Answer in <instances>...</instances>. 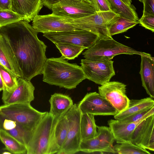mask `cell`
<instances>
[{
  "label": "cell",
  "instance_id": "cell-1",
  "mask_svg": "<svg viewBox=\"0 0 154 154\" xmlns=\"http://www.w3.org/2000/svg\"><path fill=\"white\" fill-rule=\"evenodd\" d=\"M38 33L23 20L0 28V34L8 41L14 52L22 78L30 81L42 74L47 58V46L38 38Z\"/></svg>",
  "mask_w": 154,
  "mask_h": 154
},
{
  "label": "cell",
  "instance_id": "cell-2",
  "mask_svg": "<svg viewBox=\"0 0 154 154\" xmlns=\"http://www.w3.org/2000/svg\"><path fill=\"white\" fill-rule=\"evenodd\" d=\"M42 74L43 82L69 90L76 88L86 79L81 66L69 63L62 55L47 58Z\"/></svg>",
  "mask_w": 154,
  "mask_h": 154
},
{
  "label": "cell",
  "instance_id": "cell-3",
  "mask_svg": "<svg viewBox=\"0 0 154 154\" xmlns=\"http://www.w3.org/2000/svg\"><path fill=\"white\" fill-rule=\"evenodd\" d=\"M120 16L110 11L96 12L81 18L64 17L76 29L90 32L102 38H112L109 29Z\"/></svg>",
  "mask_w": 154,
  "mask_h": 154
},
{
  "label": "cell",
  "instance_id": "cell-4",
  "mask_svg": "<svg viewBox=\"0 0 154 154\" xmlns=\"http://www.w3.org/2000/svg\"><path fill=\"white\" fill-rule=\"evenodd\" d=\"M141 53L117 42L112 38H100L82 54L85 59L89 60L110 61L119 54L140 55Z\"/></svg>",
  "mask_w": 154,
  "mask_h": 154
},
{
  "label": "cell",
  "instance_id": "cell-5",
  "mask_svg": "<svg viewBox=\"0 0 154 154\" xmlns=\"http://www.w3.org/2000/svg\"><path fill=\"white\" fill-rule=\"evenodd\" d=\"M0 112L24 127L34 129L47 112H41L30 104L15 103L0 106Z\"/></svg>",
  "mask_w": 154,
  "mask_h": 154
},
{
  "label": "cell",
  "instance_id": "cell-6",
  "mask_svg": "<svg viewBox=\"0 0 154 154\" xmlns=\"http://www.w3.org/2000/svg\"><path fill=\"white\" fill-rule=\"evenodd\" d=\"M54 119L47 112L41 119L27 146V154H47Z\"/></svg>",
  "mask_w": 154,
  "mask_h": 154
},
{
  "label": "cell",
  "instance_id": "cell-7",
  "mask_svg": "<svg viewBox=\"0 0 154 154\" xmlns=\"http://www.w3.org/2000/svg\"><path fill=\"white\" fill-rule=\"evenodd\" d=\"M81 113L77 104H74L66 113L68 121L67 136L58 154H73L79 152L82 141L80 121Z\"/></svg>",
  "mask_w": 154,
  "mask_h": 154
},
{
  "label": "cell",
  "instance_id": "cell-8",
  "mask_svg": "<svg viewBox=\"0 0 154 154\" xmlns=\"http://www.w3.org/2000/svg\"><path fill=\"white\" fill-rule=\"evenodd\" d=\"M43 36L54 44L62 42L79 45L88 49L100 39L97 35L81 29L43 33Z\"/></svg>",
  "mask_w": 154,
  "mask_h": 154
},
{
  "label": "cell",
  "instance_id": "cell-9",
  "mask_svg": "<svg viewBox=\"0 0 154 154\" xmlns=\"http://www.w3.org/2000/svg\"><path fill=\"white\" fill-rule=\"evenodd\" d=\"M115 141L109 127L97 126L96 136L92 138L81 141L79 152L87 153L98 152L116 153L113 146Z\"/></svg>",
  "mask_w": 154,
  "mask_h": 154
},
{
  "label": "cell",
  "instance_id": "cell-10",
  "mask_svg": "<svg viewBox=\"0 0 154 154\" xmlns=\"http://www.w3.org/2000/svg\"><path fill=\"white\" fill-rule=\"evenodd\" d=\"M113 61L81 60V66L86 79L102 85L110 81L115 75Z\"/></svg>",
  "mask_w": 154,
  "mask_h": 154
},
{
  "label": "cell",
  "instance_id": "cell-11",
  "mask_svg": "<svg viewBox=\"0 0 154 154\" xmlns=\"http://www.w3.org/2000/svg\"><path fill=\"white\" fill-rule=\"evenodd\" d=\"M51 10L56 16L70 18H81L96 11L92 5L84 0H60L53 5Z\"/></svg>",
  "mask_w": 154,
  "mask_h": 154
},
{
  "label": "cell",
  "instance_id": "cell-12",
  "mask_svg": "<svg viewBox=\"0 0 154 154\" xmlns=\"http://www.w3.org/2000/svg\"><path fill=\"white\" fill-rule=\"evenodd\" d=\"M77 104L82 114L114 116L118 113L105 98L96 92L87 93Z\"/></svg>",
  "mask_w": 154,
  "mask_h": 154
},
{
  "label": "cell",
  "instance_id": "cell-13",
  "mask_svg": "<svg viewBox=\"0 0 154 154\" xmlns=\"http://www.w3.org/2000/svg\"><path fill=\"white\" fill-rule=\"evenodd\" d=\"M126 85L118 81H109L98 88L99 93L117 110L121 112L128 106L130 100L126 94Z\"/></svg>",
  "mask_w": 154,
  "mask_h": 154
},
{
  "label": "cell",
  "instance_id": "cell-14",
  "mask_svg": "<svg viewBox=\"0 0 154 154\" xmlns=\"http://www.w3.org/2000/svg\"><path fill=\"white\" fill-rule=\"evenodd\" d=\"M32 26L38 32L43 33L78 30L64 17L52 13L37 15L32 20Z\"/></svg>",
  "mask_w": 154,
  "mask_h": 154
},
{
  "label": "cell",
  "instance_id": "cell-15",
  "mask_svg": "<svg viewBox=\"0 0 154 154\" xmlns=\"http://www.w3.org/2000/svg\"><path fill=\"white\" fill-rule=\"evenodd\" d=\"M154 114L146 118L135 128L131 142L145 149L154 151Z\"/></svg>",
  "mask_w": 154,
  "mask_h": 154
},
{
  "label": "cell",
  "instance_id": "cell-16",
  "mask_svg": "<svg viewBox=\"0 0 154 154\" xmlns=\"http://www.w3.org/2000/svg\"><path fill=\"white\" fill-rule=\"evenodd\" d=\"M35 87L30 81L22 78L17 79V85L11 92H3L2 99L5 104L15 103L30 104L34 99Z\"/></svg>",
  "mask_w": 154,
  "mask_h": 154
},
{
  "label": "cell",
  "instance_id": "cell-17",
  "mask_svg": "<svg viewBox=\"0 0 154 154\" xmlns=\"http://www.w3.org/2000/svg\"><path fill=\"white\" fill-rule=\"evenodd\" d=\"M68 127L65 114L58 119L54 118L47 154L58 153L66 140Z\"/></svg>",
  "mask_w": 154,
  "mask_h": 154
},
{
  "label": "cell",
  "instance_id": "cell-18",
  "mask_svg": "<svg viewBox=\"0 0 154 154\" xmlns=\"http://www.w3.org/2000/svg\"><path fill=\"white\" fill-rule=\"evenodd\" d=\"M35 129H32L23 126L0 112V129L5 131L14 137L26 147Z\"/></svg>",
  "mask_w": 154,
  "mask_h": 154
},
{
  "label": "cell",
  "instance_id": "cell-19",
  "mask_svg": "<svg viewBox=\"0 0 154 154\" xmlns=\"http://www.w3.org/2000/svg\"><path fill=\"white\" fill-rule=\"evenodd\" d=\"M140 75L142 85L147 94L154 98V58L148 53L142 52L140 55Z\"/></svg>",
  "mask_w": 154,
  "mask_h": 154
},
{
  "label": "cell",
  "instance_id": "cell-20",
  "mask_svg": "<svg viewBox=\"0 0 154 154\" xmlns=\"http://www.w3.org/2000/svg\"><path fill=\"white\" fill-rule=\"evenodd\" d=\"M11 10L28 22L32 21L43 6L42 0H11Z\"/></svg>",
  "mask_w": 154,
  "mask_h": 154
},
{
  "label": "cell",
  "instance_id": "cell-21",
  "mask_svg": "<svg viewBox=\"0 0 154 154\" xmlns=\"http://www.w3.org/2000/svg\"><path fill=\"white\" fill-rule=\"evenodd\" d=\"M143 120L132 123H125L111 119L109 120L108 123L115 141L118 143H121L131 142L135 128Z\"/></svg>",
  "mask_w": 154,
  "mask_h": 154
},
{
  "label": "cell",
  "instance_id": "cell-22",
  "mask_svg": "<svg viewBox=\"0 0 154 154\" xmlns=\"http://www.w3.org/2000/svg\"><path fill=\"white\" fill-rule=\"evenodd\" d=\"M0 64L18 78L21 72L12 50L4 36L0 34Z\"/></svg>",
  "mask_w": 154,
  "mask_h": 154
},
{
  "label": "cell",
  "instance_id": "cell-23",
  "mask_svg": "<svg viewBox=\"0 0 154 154\" xmlns=\"http://www.w3.org/2000/svg\"><path fill=\"white\" fill-rule=\"evenodd\" d=\"M49 102L50 104L49 112L56 119L64 115L73 105L72 100L69 96L59 93L51 95Z\"/></svg>",
  "mask_w": 154,
  "mask_h": 154
},
{
  "label": "cell",
  "instance_id": "cell-24",
  "mask_svg": "<svg viewBox=\"0 0 154 154\" xmlns=\"http://www.w3.org/2000/svg\"><path fill=\"white\" fill-rule=\"evenodd\" d=\"M154 106V100L150 97L130 100L128 106L123 111L114 116L115 119L120 120L135 113Z\"/></svg>",
  "mask_w": 154,
  "mask_h": 154
},
{
  "label": "cell",
  "instance_id": "cell-25",
  "mask_svg": "<svg viewBox=\"0 0 154 154\" xmlns=\"http://www.w3.org/2000/svg\"><path fill=\"white\" fill-rule=\"evenodd\" d=\"M112 11L120 16L135 21L139 18L136 8L133 5L128 6L122 0H107Z\"/></svg>",
  "mask_w": 154,
  "mask_h": 154
},
{
  "label": "cell",
  "instance_id": "cell-26",
  "mask_svg": "<svg viewBox=\"0 0 154 154\" xmlns=\"http://www.w3.org/2000/svg\"><path fill=\"white\" fill-rule=\"evenodd\" d=\"M80 129L82 141L94 137L97 133V126L95 123L94 116L81 113Z\"/></svg>",
  "mask_w": 154,
  "mask_h": 154
},
{
  "label": "cell",
  "instance_id": "cell-27",
  "mask_svg": "<svg viewBox=\"0 0 154 154\" xmlns=\"http://www.w3.org/2000/svg\"><path fill=\"white\" fill-rule=\"evenodd\" d=\"M0 140L5 146V149L11 153L27 154V148L25 145L1 129H0Z\"/></svg>",
  "mask_w": 154,
  "mask_h": 154
},
{
  "label": "cell",
  "instance_id": "cell-28",
  "mask_svg": "<svg viewBox=\"0 0 154 154\" xmlns=\"http://www.w3.org/2000/svg\"><path fill=\"white\" fill-rule=\"evenodd\" d=\"M62 55L67 60L74 59L86 48L74 44L62 42L55 44Z\"/></svg>",
  "mask_w": 154,
  "mask_h": 154
},
{
  "label": "cell",
  "instance_id": "cell-29",
  "mask_svg": "<svg viewBox=\"0 0 154 154\" xmlns=\"http://www.w3.org/2000/svg\"><path fill=\"white\" fill-rule=\"evenodd\" d=\"M0 75L3 85V92L12 91L17 86L18 77L1 64Z\"/></svg>",
  "mask_w": 154,
  "mask_h": 154
},
{
  "label": "cell",
  "instance_id": "cell-30",
  "mask_svg": "<svg viewBox=\"0 0 154 154\" xmlns=\"http://www.w3.org/2000/svg\"><path fill=\"white\" fill-rule=\"evenodd\" d=\"M138 23V21H134L120 16L110 27V34L112 36L123 33Z\"/></svg>",
  "mask_w": 154,
  "mask_h": 154
},
{
  "label": "cell",
  "instance_id": "cell-31",
  "mask_svg": "<svg viewBox=\"0 0 154 154\" xmlns=\"http://www.w3.org/2000/svg\"><path fill=\"white\" fill-rule=\"evenodd\" d=\"M116 153L119 154H150L146 149H143L131 142L118 143L113 146Z\"/></svg>",
  "mask_w": 154,
  "mask_h": 154
},
{
  "label": "cell",
  "instance_id": "cell-32",
  "mask_svg": "<svg viewBox=\"0 0 154 154\" xmlns=\"http://www.w3.org/2000/svg\"><path fill=\"white\" fill-rule=\"evenodd\" d=\"M22 20L19 15L11 10L0 9V28Z\"/></svg>",
  "mask_w": 154,
  "mask_h": 154
},
{
  "label": "cell",
  "instance_id": "cell-33",
  "mask_svg": "<svg viewBox=\"0 0 154 154\" xmlns=\"http://www.w3.org/2000/svg\"><path fill=\"white\" fill-rule=\"evenodd\" d=\"M154 114V106L135 113L119 121L125 123H132L142 120Z\"/></svg>",
  "mask_w": 154,
  "mask_h": 154
},
{
  "label": "cell",
  "instance_id": "cell-34",
  "mask_svg": "<svg viewBox=\"0 0 154 154\" xmlns=\"http://www.w3.org/2000/svg\"><path fill=\"white\" fill-rule=\"evenodd\" d=\"M138 21L140 25L153 32H154V14L143 15Z\"/></svg>",
  "mask_w": 154,
  "mask_h": 154
},
{
  "label": "cell",
  "instance_id": "cell-35",
  "mask_svg": "<svg viewBox=\"0 0 154 154\" xmlns=\"http://www.w3.org/2000/svg\"><path fill=\"white\" fill-rule=\"evenodd\" d=\"M94 1V8L96 12L111 11L110 5L107 0Z\"/></svg>",
  "mask_w": 154,
  "mask_h": 154
},
{
  "label": "cell",
  "instance_id": "cell-36",
  "mask_svg": "<svg viewBox=\"0 0 154 154\" xmlns=\"http://www.w3.org/2000/svg\"><path fill=\"white\" fill-rule=\"evenodd\" d=\"M143 15L154 14V0H143Z\"/></svg>",
  "mask_w": 154,
  "mask_h": 154
},
{
  "label": "cell",
  "instance_id": "cell-37",
  "mask_svg": "<svg viewBox=\"0 0 154 154\" xmlns=\"http://www.w3.org/2000/svg\"><path fill=\"white\" fill-rule=\"evenodd\" d=\"M60 0H42L43 5L50 10L51 9L52 5L59 2ZM91 4L94 8V0H84Z\"/></svg>",
  "mask_w": 154,
  "mask_h": 154
},
{
  "label": "cell",
  "instance_id": "cell-38",
  "mask_svg": "<svg viewBox=\"0 0 154 154\" xmlns=\"http://www.w3.org/2000/svg\"><path fill=\"white\" fill-rule=\"evenodd\" d=\"M11 0H0V9L11 10Z\"/></svg>",
  "mask_w": 154,
  "mask_h": 154
},
{
  "label": "cell",
  "instance_id": "cell-39",
  "mask_svg": "<svg viewBox=\"0 0 154 154\" xmlns=\"http://www.w3.org/2000/svg\"><path fill=\"white\" fill-rule=\"evenodd\" d=\"M3 82L0 75V91H2L3 90Z\"/></svg>",
  "mask_w": 154,
  "mask_h": 154
},
{
  "label": "cell",
  "instance_id": "cell-40",
  "mask_svg": "<svg viewBox=\"0 0 154 154\" xmlns=\"http://www.w3.org/2000/svg\"><path fill=\"white\" fill-rule=\"evenodd\" d=\"M3 154H6V153H7V154H11V152H4V153H3Z\"/></svg>",
  "mask_w": 154,
  "mask_h": 154
},
{
  "label": "cell",
  "instance_id": "cell-41",
  "mask_svg": "<svg viewBox=\"0 0 154 154\" xmlns=\"http://www.w3.org/2000/svg\"><path fill=\"white\" fill-rule=\"evenodd\" d=\"M138 0L140 2H142L143 0Z\"/></svg>",
  "mask_w": 154,
  "mask_h": 154
}]
</instances>
